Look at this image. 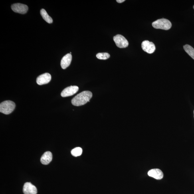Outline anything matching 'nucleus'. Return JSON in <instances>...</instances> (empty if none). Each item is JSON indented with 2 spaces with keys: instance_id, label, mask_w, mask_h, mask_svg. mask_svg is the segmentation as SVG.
<instances>
[{
  "instance_id": "obj_2",
  "label": "nucleus",
  "mask_w": 194,
  "mask_h": 194,
  "mask_svg": "<svg viewBox=\"0 0 194 194\" xmlns=\"http://www.w3.org/2000/svg\"><path fill=\"white\" fill-rule=\"evenodd\" d=\"M16 105L13 101L7 100L0 104V112L5 114H9L15 110Z\"/></svg>"
},
{
  "instance_id": "obj_11",
  "label": "nucleus",
  "mask_w": 194,
  "mask_h": 194,
  "mask_svg": "<svg viewBox=\"0 0 194 194\" xmlns=\"http://www.w3.org/2000/svg\"><path fill=\"white\" fill-rule=\"evenodd\" d=\"M72 60V56L71 54L68 53L63 56L62 58L61 61V66L63 69H65L69 66Z\"/></svg>"
},
{
  "instance_id": "obj_16",
  "label": "nucleus",
  "mask_w": 194,
  "mask_h": 194,
  "mask_svg": "<svg viewBox=\"0 0 194 194\" xmlns=\"http://www.w3.org/2000/svg\"><path fill=\"white\" fill-rule=\"evenodd\" d=\"M110 57V54L106 52L99 53L96 55V57L101 60H106Z\"/></svg>"
},
{
  "instance_id": "obj_17",
  "label": "nucleus",
  "mask_w": 194,
  "mask_h": 194,
  "mask_svg": "<svg viewBox=\"0 0 194 194\" xmlns=\"http://www.w3.org/2000/svg\"><path fill=\"white\" fill-rule=\"evenodd\" d=\"M125 1V0H117V2L119 3H123Z\"/></svg>"
},
{
  "instance_id": "obj_1",
  "label": "nucleus",
  "mask_w": 194,
  "mask_h": 194,
  "mask_svg": "<svg viewBox=\"0 0 194 194\" xmlns=\"http://www.w3.org/2000/svg\"><path fill=\"white\" fill-rule=\"evenodd\" d=\"M92 94L90 91H86L80 93L72 99L71 102L75 106H83L89 102L92 98Z\"/></svg>"
},
{
  "instance_id": "obj_9",
  "label": "nucleus",
  "mask_w": 194,
  "mask_h": 194,
  "mask_svg": "<svg viewBox=\"0 0 194 194\" xmlns=\"http://www.w3.org/2000/svg\"><path fill=\"white\" fill-rule=\"evenodd\" d=\"M23 191L24 194H37V189L35 185L31 183L27 182L24 184Z\"/></svg>"
},
{
  "instance_id": "obj_15",
  "label": "nucleus",
  "mask_w": 194,
  "mask_h": 194,
  "mask_svg": "<svg viewBox=\"0 0 194 194\" xmlns=\"http://www.w3.org/2000/svg\"><path fill=\"white\" fill-rule=\"evenodd\" d=\"M71 154L74 157L80 156L82 154V149L81 147H77L72 149L71 151Z\"/></svg>"
},
{
  "instance_id": "obj_18",
  "label": "nucleus",
  "mask_w": 194,
  "mask_h": 194,
  "mask_svg": "<svg viewBox=\"0 0 194 194\" xmlns=\"http://www.w3.org/2000/svg\"><path fill=\"white\" fill-rule=\"evenodd\" d=\"M193 9H194V5L193 6Z\"/></svg>"
},
{
  "instance_id": "obj_10",
  "label": "nucleus",
  "mask_w": 194,
  "mask_h": 194,
  "mask_svg": "<svg viewBox=\"0 0 194 194\" xmlns=\"http://www.w3.org/2000/svg\"><path fill=\"white\" fill-rule=\"evenodd\" d=\"M149 176L154 178L160 180L163 178V174L162 171L158 169H154L150 170L148 172Z\"/></svg>"
},
{
  "instance_id": "obj_7",
  "label": "nucleus",
  "mask_w": 194,
  "mask_h": 194,
  "mask_svg": "<svg viewBox=\"0 0 194 194\" xmlns=\"http://www.w3.org/2000/svg\"><path fill=\"white\" fill-rule=\"evenodd\" d=\"M79 90L78 86H70L64 89L62 91L61 96L63 97H66L73 95L77 92Z\"/></svg>"
},
{
  "instance_id": "obj_4",
  "label": "nucleus",
  "mask_w": 194,
  "mask_h": 194,
  "mask_svg": "<svg viewBox=\"0 0 194 194\" xmlns=\"http://www.w3.org/2000/svg\"><path fill=\"white\" fill-rule=\"evenodd\" d=\"M115 43L117 46L119 48H126L128 46L129 43L124 36L121 35H117L113 38Z\"/></svg>"
},
{
  "instance_id": "obj_14",
  "label": "nucleus",
  "mask_w": 194,
  "mask_h": 194,
  "mask_svg": "<svg viewBox=\"0 0 194 194\" xmlns=\"http://www.w3.org/2000/svg\"><path fill=\"white\" fill-rule=\"evenodd\" d=\"M183 48L186 52L194 60V48L187 44L184 46Z\"/></svg>"
},
{
  "instance_id": "obj_5",
  "label": "nucleus",
  "mask_w": 194,
  "mask_h": 194,
  "mask_svg": "<svg viewBox=\"0 0 194 194\" xmlns=\"http://www.w3.org/2000/svg\"><path fill=\"white\" fill-rule=\"evenodd\" d=\"M12 9L15 13L24 14L27 13L28 7L27 5L21 3L14 4L11 5Z\"/></svg>"
},
{
  "instance_id": "obj_13",
  "label": "nucleus",
  "mask_w": 194,
  "mask_h": 194,
  "mask_svg": "<svg viewBox=\"0 0 194 194\" xmlns=\"http://www.w3.org/2000/svg\"><path fill=\"white\" fill-rule=\"evenodd\" d=\"M40 14L44 20L48 23H52L53 22V20L51 17L48 15V14L44 9H42L40 11Z\"/></svg>"
},
{
  "instance_id": "obj_19",
  "label": "nucleus",
  "mask_w": 194,
  "mask_h": 194,
  "mask_svg": "<svg viewBox=\"0 0 194 194\" xmlns=\"http://www.w3.org/2000/svg\"></svg>"
},
{
  "instance_id": "obj_6",
  "label": "nucleus",
  "mask_w": 194,
  "mask_h": 194,
  "mask_svg": "<svg viewBox=\"0 0 194 194\" xmlns=\"http://www.w3.org/2000/svg\"><path fill=\"white\" fill-rule=\"evenodd\" d=\"M141 46L143 51L149 54L153 53L156 49L155 44L147 40L143 41Z\"/></svg>"
},
{
  "instance_id": "obj_3",
  "label": "nucleus",
  "mask_w": 194,
  "mask_h": 194,
  "mask_svg": "<svg viewBox=\"0 0 194 194\" xmlns=\"http://www.w3.org/2000/svg\"><path fill=\"white\" fill-rule=\"evenodd\" d=\"M152 26L156 29H161L166 30H169L171 27V23L169 20L162 19L153 22Z\"/></svg>"
},
{
  "instance_id": "obj_8",
  "label": "nucleus",
  "mask_w": 194,
  "mask_h": 194,
  "mask_svg": "<svg viewBox=\"0 0 194 194\" xmlns=\"http://www.w3.org/2000/svg\"><path fill=\"white\" fill-rule=\"evenodd\" d=\"M51 80V75L46 73L38 76L36 79V82L39 85H42L48 83Z\"/></svg>"
},
{
  "instance_id": "obj_12",
  "label": "nucleus",
  "mask_w": 194,
  "mask_h": 194,
  "mask_svg": "<svg viewBox=\"0 0 194 194\" xmlns=\"http://www.w3.org/2000/svg\"><path fill=\"white\" fill-rule=\"evenodd\" d=\"M52 153L50 151H47L44 153L41 157L40 161L42 164L48 165L52 160Z\"/></svg>"
}]
</instances>
